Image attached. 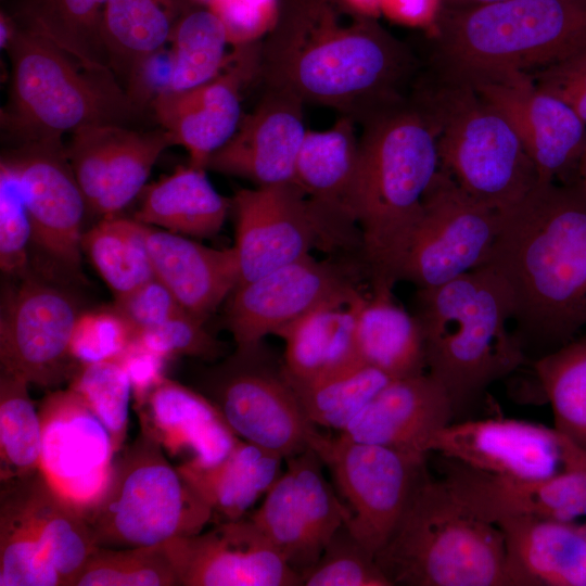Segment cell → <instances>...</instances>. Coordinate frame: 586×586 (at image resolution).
<instances>
[{"instance_id": "obj_1", "label": "cell", "mask_w": 586, "mask_h": 586, "mask_svg": "<svg viewBox=\"0 0 586 586\" xmlns=\"http://www.w3.org/2000/svg\"><path fill=\"white\" fill-rule=\"evenodd\" d=\"M513 303L512 333L528 362L586 330V194L539 183L501 225L488 263Z\"/></svg>"}, {"instance_id": "obj_2", "label": "cell", "mask_w": 586, "mask_h": 586, "mask_svg": "<svg viewBox=\"0 0 586 586\" xmlns=\"http://www.w3.org/2000/svg\"><path fill=\"white\" fill-rule=\"evenodd\" d=\"M267 47L273 88L343 110L392 107L411 62L375 17L353 14L339 0H282Z\"/></svg>"}, {"instance_id": "obj_3", "label": "cell", "mask_w": 586, "mask_h": 586, "mask_svg": "<svg viewBox=\"0 0 586 586\" xmlns=\"http://www.w3.org/2000/svg\"><path fill=\"white\" fill-rule=\"evenodd\" d=\"M440 169L437 130L426 111L390 107L359 142L348 209L371 291L392 292L423 198Z\"/></svg>"}, {"instance_id": "obj_4", "label": "cell", "mask_w": 586, "mask_h": 586, "mask_svg": "<svg viewBox=\"0 0 586 586\" xmlns=\"http://www.w3.org/2000/svg\"><path fill=\"white\" fill-rule=\"evenodd\" d=\"M412 314L424 337L426 371L448 393L456 417L493 383L528 364L508 328L511 293L489 264L442 285L417 289Z\"/></svg>"}, {"instance_id": "obj_5", "label": "cell", "mask_w": 586, "mask_h": 586, "mask_svg": "<svg viewBox=\"0 0 586 586\" xmlns=\"http://www.w3.org/2000/svg\"><path fill=\"white\" fill-rule=\"evenodd\" d=\"M441 82L474 87L586 51V0H502L435 16Z\"/></svg>"}, {"instance_id": "obj_6", "label": "cell", "mask_w": 586, "mask_h": 586, "mask_svg": "<svg viewBox=\"0 0 586 586\" xmlns=\"http://www.w3.org/2000/svg\"><path fill=\"white\" fill-rule=\"evenodd\" d=\"M375 562L393 586H510L500 528L430 475Z\"/></svg>"}, {"instance_id": "obj_7", "label": "cell", "mask_w": 586, "mask_h": 586, "mask_svg": "<svg viewBox=\"0 0 586 586\" xmlns=\"http://www.w3.org/2000/svg\"><path fill=\"white\" fill-rule=\"evenodd\" d=\"M10 93L1 125L20 143L62 142L66 132L120 124L132 97L110 68H90L41 35L18 27L7 49Z\"/></svg>"}, {"instance_id": "obj_8", "label": "cell", "mask_w": 586, "mask_h": 586, "mask_svg": "<svg viewBox=\"0 0 586 586\" xmlns=\"http://www.w3.org/2000/svg\"><path fill=\"white\" fill-rule=\"evenodd\" d=\"M84 514L95 545L107 548L163 546L202 532L215 519L158 442L143 432L115 455L104 492Z\"/></svg>"}, {"instance_id": "obj_9", "label": "cell", "mask_w": 586, "mask_h": 586, "mask_svg": "<svg viewBox=\"0 0 586 586\" xmlns=\"http://www.w3.org/2000/svg\"><path fill=\"white\" fill-rule=\"evenodd\" d=\"M425 111L437 130L440 168L477 202L504 213L538 184L510 122L472 87L440 82Z\"/></svg>"}, {"instance_id": "obj_10", "label": "cell", "mask_w": 586, "mask_h": 586, "mask_svg": "<svg viewBox=\"0 0 586 586\" xmlns=\"http://www.w3.org/2000/svg\"><path fill=\"white\" fill-rule=\"evenodd\" d=\"M231 203L239 284L310 255L314 249L357 254L356 237L292 183L242 189Z\"/></svg>"}, {"instance_id": "obj_11", "label": "cell", "mask_w": 586, "mask_h": 586, "mask_svg": "<svg viewBox=\"0 0 586 586\" xmlns=\"http://www.w3.org/2000/svg\"><path fill=\"white\" fill-rule=\"evenodd\" d=\"M313 449L328 467L348 511L346 525L374 556L388 542L429 475L425 456L320 435Z\"/></svg>"}, {"instance_id": "obj_12", "label": "cell", "mask_w": 586, "mask_h": 586, "mask_svg": "<svg viewBox=\"0 0 586 586\" xmlns=\"http://www.w3.org/2000/svg\"><path fill=\"white\" fill-rule=\"evenodd\" d=\"M203 395L239 438L283 459L313 448L321 435L304 415L282 366L266 365L259 345L237 348L211 370Z\"/></svg>"}, {"instance_id": "obj_13", "label": "cell", "mask_w": 586, "mask_h": 586, "mask_svg": "<svg viewBox=\"0 0 586 586\" xmlns=\"http://www.w3.org/2000/svg\"><path fill=\"white\" fill-rule=\"evenodd\" d=\"M364 281L359 259L318 260L310 254L239 284L227 309L237 348L255 347L266 335H276L318 308L351 305L366 291Z\"/></svg>"}, {"instance_id": "obj_14", "label": "cell", "mask_w": 586, "mask_h": 586, "mask_svg": "<svg viewBox=\"0 0 586 586\" xmlns=\"http://www.w3.org/2000/svg\"><path fill=\"white\" fill-rule=\"evenodd\" d=\"M500 225V212L471 198L440 168L424 194L398 281L430 289L486 265Z\"/></svg>"}, {"instance_id": "obj_15", "label": "cell", "mask_w": 586, "mask_h": 586, "mask_svg": "<svg viewBox=\"0 0 586 586\" xmlns=\"http://www.w3.org/2000/svg\"><path fill=\"white\" fill-rule=\"evenodd\" d=\"M428 449L514 480L586 469V449L558 429L515 419L455 420L432 437Z\"/></svg>"}, {"instance_id": "obj_16", "label": "cell", "mask_w": 586, "mask_h": 586, "mask_svg": "<svg viewBox=\"0 0 586 586\" xmlns=\"http://www.w3.org/2000/svg\"><path fill=\"white\" fill-rule=\"evenodd\" d=\"M79 314L71 294L23 275L2 303L1 371L41 387L71 380L79 367L69 351Z\"/></svg>"}, {"instance_id": "obj_17", "label": "cell", "mask_w": 586, "mask_h": 586, "mask_svg": "<svg viewBox=\"0 0 586 586\" xmlns=\"http://www.w3.org/2000/svg\"><path fill=\"white\" fill-rule=\"evenodd\" d=\"M284 460L286 470L250 519L303 581L348 511L324 479L313 448Z\"/></svg>"}, {"instance_id": "obj_18", "label": "cell", "mask_w": 586, "mask_h": 586, "mask_svg": "<svg viewBox=\"0 0 586 586\" xmlns=\"http://www.w3.org/2000/svg\"><path fill=\"white\" fill-rule=\"evenodd\" d=\"M39 471L52 488L82 513L101 497L115 457L106 428L71 388L49 393L38 408Z\"/></svg>"}, {"instance_id": "obj_19", "label": "cell", "mask_w": 586, "mask_h": 586, "mask_svg": "<svg viewBox=\"0 0 586 586\" xmlns=\"http://www.w3.org/2000/svg\"><path fill=\"white\" fill-rule=\"evenodd\" d=\"M501 112L534 163L539 183H577L586 151V123L564 102L514 72L472 87Z\"/></svg>"}, {"instance_id": "obj_20", "label": "cell", "mask_w": 586, "mask_h": 586, "mask_svg": "<svg viewBox=\"0 0 586 586\" xmlns=\"http://www.w3.org/2000/svg\"><path fill=\"white\" fill-rule=\"evenodd\" d=\"M1 162L18 182L33 241L64 268L79 271L88 208L63 142L24 143Z\"/></svg>"}, {"instance_id": "obj_21", "label": "cell", "mask_w": 586, "mask_h": 586, "mask_svg": "<svg viewBox=\"0 0 586 586\" xmlns=\"http://www.w3.org/2000/svg\"><path fill=\"white\" fill-rule=\"evenodd\" d=\"M170 145L162 128L141 132L120 124H98L73 131L65 151L88 212L106 217L127 206Z\"/></svg>"}, {"instance_id": "obj_22", "label": "cell", "mask_w": 586, "mask_h": 586, "mask_svg": "<svg viewBox=\"0 0 586 586\" xmlns=\"http://www.w3.org/2000/svg\"><path fill=\"white\" fill-rule=\"evenodd\" d=\"M179 586H295L301 576L249 519L163 545Z\"/></svg>"}, {"instance_id": "obj_23", "label": "cell", "mask_w": 586, "mask_h": 586, "mask_svg": "<svg viewBox=\"0 0 586 586\" xmlns=\"http://www.w3.org/2000/svg\"><path fill=\"white\" fill-rule=\"evenodd\" d=\"M443 459V480L470 511L487 522L509 517L586 519V469L542 480H514Z\"/></svg>"}, {"instance_id": "obj_24", "label": "cell", "mask_w": 586, "mask_h": 586, "mask_svg": "<svg viewBox=\"0 0 586 586\" xmlns=\"http://www.w3.org/2000/svg\"><path fill=\"white\" fill-rule=\"evenodd\" d=\"M302 100L278 88L250 114L232 137L207 161L209 168L257 187L291 183L306 132Z\"/></svg>"}, {"instance_id": "obj_25", "label": "cell", "mask_w": 586, "mask_h": 586, "mask_svg": "<svg viewBox=\"0 0 586 586\" xmlns=\"http://www.w3.org/2000/svg\"><path fill=\"white\" fill-rule=\"evenodd\" d=\"M455 420L448 393L426 371L392 380L340 434L359 443L426 455L432 437Z\"/></svg>"}, {"instance_id": "obj_26", "label": "cell", "mask_w": 586, "mask_h": 586, "mask_svg": "<svg viewBox=\"0 0 586 586\" xmlns=\"http://www.w3.org/2000/svg\"><path fill=\"white\" fill-rule=\"evenodd\" d=\"M135 408L141 432L156 440L168 456L188 454L184 461L216 463L239 440L208 398L168 378Z\"/></svg>"}, {"instance_id": "obj_27", "label": "cell", "mask_w": 586, "mask_h": 586, "mask_svg": "<svg viewBox=\"0 0 586 586\" xmlns=\"http://www.w3.org/2000/svg\"><path fill=\"white\" fill-rule=\"evenodd\" d=\"M239 67L184 90L160 89L152 101L155 117L189 164L205 168L211 155L235 132L242 119Z\"/></svg>"}, {"instance_id": "obj_28", "label": "cell", "mask_w": 586, "mask_h": 586, "mask_svg": "<svg viewBox=\"0 0 586 586\" xmlns=\"http://www.w3.org/2000/svg\"><path fill=\"white\" fill-rule=\"evenodd\" d=\"M145 240L154 277L184 311L203 322L240 282L234 247H208L148 225Z\"/></svg>"}, {"instance_id": "obj_29", "label": "cell", "mask_w": 586, "mask_h": 586, "mask_svg": "<svg viewBox=\"0 0 586 586\" xmlns=\"http://www.w3.org/2000/svg\"><path fill=\"white\" fill-rule=\"evenodd\" d=\"M502 532L510 586H586V530L582 523L509 517Z\"/></svg>"}, {"instance_id": "obj_30", "label": "cell", "mask_w": 586, "mask_h": 586, "mask_svg": "<svg viewBox=\"0 0 586 586\" xmlns=\"http://www.w3.org/2000/svg\"><path fill=\"white\" fill-rule=\"evenodd\" d=\"M355 316L358 358L402 379L426 372L421 327L412 313L398 305L392 292L365 291L351 305Z\"/></svg>"}, {"instance_id": "obj_31", "label": "cell", "mask_w": 586, "mask_h": 586, "mask_svg": "<svg viewBox=\"0 0 586 586\" xmlns=\"http://www.w3.org/2000/svg\"><path fill=\"white\" fill-rule=\"evenodd\" d=\"M282 457L238 440L213 464L183 461L179 471L220 521L238 520L267 493L280 475Z\"/></svg>"}, {"instance_id": "obj_32", "label": "cell", "mask_w": 586, "mask_h": 586, "mask_svg": "<svg viewBox=\"0 0 586 586\" xmlns=\"http://www.w3.org/2000/svg\"><path fill=\"white\" fill-rule=\"evenodd\" d=\"M359 142L349 117L341 118L324 130L307 129L291 182L330 215L354 225L348 196L357 167Z\"/></svg>"}, {"instance_id": "obj_33", "label": "cell", "mask_w": 586, "mask_h": 586, "mask_svg": "<svg viewBox=\"0 0 586 586\" xmlns=\"http://www.w3.org/2000/svg\"><path fill=\"white\" fill-rule=\"evenodd\" d=\"M205 168L188 164L150 186L135 219L191 238L219 232L230 202L211 183Z\"/></svg>"}, {"instance_id": "obj_34", "label": "cell", "mask_w": 586, "mask_h": 586, "mask_svg": "<svg viewBox=\"0 0 586 586\" xmlns=\"http://www.w3.org/2000/svg\"><path fill=\"white\" fill-rule=\"evenodd\" d=\"M181 13L179 0H107L101 37L110 68L135 86Z\"/></svg>"}, {"instance_id": "obj_35", "label": "cell", "mask_w": 586, "mask_h": 586, "mask_svg": "<svg viewBox=\"0 0 586 586\" xmlns=\"http://www.w3.org/2000/svg\"><path fill=\"white\" fill-rule=\"evenodd\" d=\"M282 371L288 380L307 381L361 361L355 345V316L349 306H326L280 330Z\"/></svg>"}, {"instance_id": "obj_36", "label": "cell", "mask_w": 586, "mask_h": 586, "mask_svg": "<svg viewBox=\"0 0 586 586\" xmlns=\"http://www.w3.org/2000/svg\"><path fill=\"white\" fill-rule=\"evenodd\" d=\"M15 481L63 586H72L98 547L85 514L55 492L39 470Z\"/></svg>"}, {"instance_id": "obj_37", "label": "cell", "mask_w": 586, "mask_h": 586, "mask_svg": "<svg viewBox=\"0 0 586 586\" xmlns=\"http://www.w3.org/2000/svg\"><path fill=\"white\" fill-rule=\"evenodd\" d=\"M107 0H17L20 26L62 48L90 68H110L101 29ZM111 69V68H110Z\"/></svg>"}, {"instance_id": "obj_38", "label": "cell", "mask_w": 586, "mask_h": 586, "mask_svg": "<svg viewBox=\"0 0 586 586\" xmlns=\"http://www.w3.org/2000/svg\"><path fill=\"white\" fill-rule=\"evenodd\" d=\"M392 380L379 369L357 361L311 380L288 382L310 423L341 433Z\"/></svg>"}, {"instance_id": "obj_39", "label": "cell", "mask_w": 586, "mask_h": 586, "mask_svg": "<svg viewBox=\"0 0 586 586\" xmlns=\"http://www.w3.org/2000/svg\"><path fill=\"white\" fill-rule=\"evenodd\" d=\"M169 42L167 74L161 89L200 86L217 77L231 61L225 29L207 7L183 11Z\"/></svg>"}, {"instance_id": "obj_40", "label": "cell", "mask_w": 586, "mask_h": 586, "mask_svg": "<svg viewBox=\"0 0 586 586\" xmlns=\"http://www.w3.org/2000/svg\"><path fill=\"white\" fill-rule=\"evenodd\" d=\"M527 366L551 407L553 426L586 449V330Z\"/></svg>"}, {"instance_id": "obj_41", "label": "cell", "mask_w": 586, "mask_h": 586, "mask_svg": "<svg viewBox=\"0 0 586 586\" xmlns=\"http://www.w3.org/2000/svg\"><path fill=\"white\" fill-rule=\"evenodd\" d=\"M0 586H63L15 480L1 483Z\"/></svg>"}, {"instance_id": "obj_42", "label": "cell", "mask_w": 586, "mask_h": 586, "mask_svg": "<svg viewBox=\"0 0 586 586\" xmlns=\"http://www.w3.org/2000/svg\"><path fill=\"white\" fill-rule=\"evenodd\" d=\"M81 250L115 297L154 278L145 225L135 218L103 217L82 234Z\"/></svg>"}, {"instance_id": "obj_43", "label": "cell", "mask_w": 586, "mask_h": 586, "mask_svg": "<svg viewBox=\"0 0 586 586\" xmlns=\"http://www.w3.org/2000/svg\"><path fill=\"white\" fill-rule=\"evenodd\" d=\"M24 379L0 373V481L37 472L41 458V421Z\"/></svg>"}, {"instance_id": "obj_44", "label": "cell", "mask_w": 586, "mask_h": 586, "mask_svg": "<svg viewBox=\"0 0 586 586\" xmlns=\"http://www.w3.org/2000/svg\"><path fill=\"white\" fill-rule=\"evenodd\" d=\"M164 546L97 547L72 586H177Z\"/></svg>"}, {"instance_id": "obj_45", "label": "cell", "mask_w": 586, "mask_h": 586, "mask_svg": "<svg viewBox=\"0 0 586 586\" xmlns=\"http://www.w3.org/2000/svg\"><path fill=\"white\" fill-rule=\"evenodd\" d=\"M68 388L75 392L106 428L115 454L124 446L128 429L130 380L117 358L80 365Z\"/></svg>"}, {"instance_id": "obj_46", "label": "cell", "mask_w": 586, "mask_h": 586, "mask_svg": "<svg viewBox=\"0 0 586 586\" xmlns=\"http://www.w3.org/2000/svg\"><path fill=\"white\" fill-rule=\"evenodd\" d=\"M305 586H393L375 558L341 525L322 550L318 561L305 574Z\"/></svg>"}, {"instance_id": "obj_47", "label": "cell", "mask_w": 586, "mask_h": 586, "mask_svg": "<svg viewBox=\"0 0 586 586\" xmlns=\"http://www.w3.org/2000/svg\"><path fill=\"white\" fill-rule=\"evenodd\" d=\"M33 240L30 219L12 170L0 164V267L8 275L23 276Z\"/></svg>"}, {"instance_id": "obj_48", "label": "cell", "mask_w": 586, "mask_h": 586, "mask_svg": "<svg viewBox=\"0 0 586 586\" xmlns=\"http://www.w3.org/2000/svg\"><path fill=\"white\" fill-rule=\"evenodd\" d=\"M131 340V328L114 308L89 310L76 319L69 351L79 366L93 364L118 357Z\"/></svg>"}, {"instance_id": "obj_49", "label": "cell", "mask_w": 586, "mask_h": 586, "mask_svg": "<svg viewBox=\"0 0 586 586\" xmlns=\"http://www.w3.org/2000/svg\"><path fill=\"white\" fill-rule=\"evenodd\" d=\"M203 323L187 311H181L135 333L132 340L168 359L178 356L214 359L221 353L222 346L204 329Z\"/></svg>"}, {"instance_id": "obj_50", "label": "cell", "mask_w": 586, "mask_h": 586, "mask_svg": "<svg viewBox=\"0 0 586 586\" xmlns=\"http://www.w3.org/2000/svg\"><path fill=\"white\" fill-rule=\"evenodd\" d=\"M206 7L221 23L228 43L244 48L275 30L282 0H211Z\"/></svg>"}, {"instance_id": "obj_51", "label": "cell", "mask_w": 586, "mask_h": 586, "mask_svg": "<svg viewBox=\"0 0 586 586\" xmlns=\"http://www.w3.org/2000/svg\"><path fill=\"white\" fill-rule=\"evenodd\" d=\"M113 308L129 324L132 335L184 311L170 291L155 277L115 297Z\"/></svg>"}, {"instance_id": "obj_52", "label": "cell", "mask_w": 586, "mask_h": 586, "mask_svg": "<svg viewBox=\"0 0 586 586\" xmlns=\"http://www.w3.org/2000/svg\"><path fill=\"white\" fill-rule=\"evenodd\" d=\"M532 75L536 86L569 105L586 123V51Z\"/></svg>"}, {"instance_id": "obj_53", "label": "cell", "mask_w": 586, "mask_h": 586, "mask_svg": "<svg viewBox=\"0 0 586 586\" xmlns=\"http://www.w3.org/2000/svg\"><path fill=\"white\" fill-rule=\"evenodd\" d=\"M124 367L132 390L135 403L143 399L165 377L167 357L131 340L116 357Z\"/></svg>"}, {"instance_id": "obj_54", "label": "cell", "mask_w": 586, "mask_h": 586, "mask_svg": "<svg viewBox=\"0 0 586 586\" xmlns=\"http://www.w3.org/2000/svg\"><path fill=\"white\" fill-rule=\"evenodd\" d=\"M340 3L351 13L375 17L380 11V0H339Z\"/></svg>"}, {"instance_id": "obj_55", "label": "cell", "mask_w": 586, "mask_h": 586, "mask_svg": "<svg viewBox=\"0 0 586 586\" xmlns=\"http://www.w3.org/2000/svg\"><path fill=\"white\" fill-rule=\"evenodd\" d=\"M18 23L8 11L0 13V47L7 50L18 30Z\"/></svg>"}, {"instance_id": "obj_56", "label": "cell", "mask_w": 586, "mask_h": 586, "mask_svg": "<svg viewBox=\"0 0 586 586\" xmlns=\"http://www.w3.org/2000/svg\"><path fill=\"white\" fill-rule=\"evenodd\" d=\"M502 0H440V9H460Z\"/></svg>"}, {"instance_id": "obj_57", "label": "cell", "mask_w": 586, "mask_h": 586, "mask_svg": "<svg viewBox=\"0 0 586 586\" xmlns=\"http://www.w3.org/2000/svg\"><path fill=\"white\" fill-rule=\"evenodd\" d=\"M577 184L583 189L586 194V151L582 157L578 175H577Z\"/></svg>"}, {"instance_id": "obj_58", "label": "cell", "mask_w": 586, "mask_h": 586, "mask_svg": "<svg viewBox=\"0 0 586 586\" xmlns=\"http://www.w3.org/2000/svg\"><path fill=\"white\" fill-rule=\"evenodd\" d=\"M184 1H189V2H192V3H198V4L206 7L209 3L211 0H184Z\"/></svg>"}, {"instance_id": "obj_59", "label": "cell", "mask_w": 586, "mask_h": 586, "mask_svg": "<svg viewBox=\"0 0 586 586\" xmlns=\"http://www.w3.org/2000/svg\"><path fill=\"white\" fill-rule=\"evenodd\" d=\"M584 528L586 530V521L585 522H582Z\"/></svg>"}]
</instances>
